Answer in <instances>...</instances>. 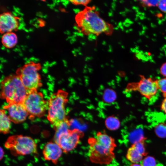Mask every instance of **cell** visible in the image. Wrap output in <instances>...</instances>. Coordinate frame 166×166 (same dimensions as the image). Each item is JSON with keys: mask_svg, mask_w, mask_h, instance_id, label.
I'll return each mask as SVG.
<instances>
[{"mask_svg": "<svg viewBox=\"0 0 166 166\" xmlns=\"http://www.w3.org/2000/svg\"><path fill=\"white\" fill-rule=\"evenodd\" d=\"M69 2L73 4H77L86 5L90 1L88 0H70Z\"/></svg>", "mask_w": 166, "mask_h": 166, "instance_id": "cell-25", "label": "cell"}, {"mask_svg": "<svg viewBox=\"0 0 166 166\" xmlns=\"http://www.w3.org/2000/svg\"><path fill=\"white\" fill-rule=\"evenodd\" d=\"M160 73L161 75L166 77V62L164 63L160 67Z\"/></svg>", "mask_w": 166, "mask_h": 166, "instance_id": "cell-27", "label": "cell"}, {"mask_svg": "<svg viewBox=\"0 0 166 166\" xmlns=\"http://www.w3.org/2000/svg\"><path fill=\"white\" fill-rule=\"evenodd\" d=\"M105 124L107 128L111 130H117L120 125V122L118 119L113 116L107 118L105 120Z\"/></svg>", "mask_w": 166, "mask_h": 166, "instance_id": "cell-16", "label": "cell"}, {"mask_svg": "<svg viewBox=\"0 0 166 166\" xmlns=\"http://www.w3.org/2000/svg\"><path fill=\"white\" fill-rule=\"evenodd\" d=\"M63 150L59 145L55 142H49L45 146L43 150L44 158L46 160L51 161L55 164L58 162L61 156Z\"/></svg>", "mask_w": 166, "mask_h": 166, "instance_id": "cell-11", "label": "cell"}, {"mask_svg": "<svg viewBox=\"0 0 166 166\" xmlns=\"http://www.w3.org/2000/svg\"><path fill=\"white\" fill-rule=\"evenodd\" d=\"M76 41V39L75 38H72L70 39V42L71 44H72L74 43V42Z\"/></svg>", "mask_w": 166, "mask_h": 166, "instance_id": "cell-34", "label": "cell"}, {"mask_svg": "<svg viewBox=\"0 0 166 166\" xmlns=\"http://www.w3.org/2000/svg\"><path fill=\"white\" fill-rule=\"evenodd\" d=\"M0 132L4 134H7L10 132L11 128V121L5 110H0Z\"/></svg>", "mask_w": 166, "mask_h": 166, "instance_id": "cell-13", "label": "cell"}, {"mask_svg": "<svg viewBox=\"0 0 166 166\" xmlns=\"http://www.w3.org/2000/svg\"><path fill=\"white\" fill-rule=\"evenodd\" d=\"M120 28L122 30H124V28L122 26H121L120 27Z\"/></svg>", "mask_w": 166, "mask_h": 166, "instance_id": "cell-49", "label": "cell"}, {"mask_svg": "<svg viewBox=\"0 0 166 166\" xmlns=\"http://www.w3.org/2000/svg\"><path fill=\"white\" fill-rule=\"evenodd\" d=\"M138 82L129 84L127 88L128 91H136L148 100H151L157 93L159 90L157 79L146 77L143 75L140 76Z\"/></svg>", "mask_w": 166, "mask_h": 166, "instance_id": "cell-8", "label": "cell"}, {"mask_svg": "<svg viewBox=\"0 0 166 166\" xmlns=\"http://www.w3.org/2000/svg\"><path fill=\"white\" fill-rule=\"evenodd\" d=\"M124 2V1L121 0V1H120V3H123Z\"/></svg>", "mask_w": 166, "mask_h": 166, "instance_id": "cell-52", "label": "cell"}, {"mask_svg": "<svg viewBox=\"0 0 166 166\" xmlns=\"http://www.w3.org/2000/svg\"><path fill=\"white\" fill-rule=\"evenodd\" d=\"M73 29L75 30H78L79 28H78V27H77V26H74V27H73Z\"/></svg>", "mask_w": 166, "mask_h": 166, "instance_id": "cell-40", "label": "cell"}, {"mask_svg": "<svg viewBox=\"0 0 166 166\" xmlns=\"http://www.w3.org/2000/svg\"><path fill=\"white\" fill-rule=\"evenodd\" d=\"M130 24L126 23L125 24V25H124V26L126 27H128L130 26Z\"/></svg>", "mask_w": 166, "mask_h": 166, "instance_id": "cell-44", "label": "cell"}, {"mask_svg": "<svg viewBox=\"0 0 166 166\" xmlns=\"http://www.w3.org/2000/svg\"><path fill=\"white\" fill-rule=\"evenodd\" d=\"M97 37L96 35L94 34L92 37V39L93 40H96L97 39Z\"/></svg>", "mask_w": 166, "mask_h": 166, "instance_id": "cell-37", "label": "cell"}, {"mask_svg": "<svg viewBox=\"0 0 166 166\" xmlns=\"http://www.w3.org/2000/svg\"><path fill=\"white\" fill-rule=\"evenodd\" d=\"M74 35L77 36L83 37H84V34L82 32H75L73 33Z\"/></svg>", "mask_w": 166, "mask_h": 166, "instance_id": "cell-28", "label": "cell"}, {"mask_svg": "<svg viewBox=\"0 0 166 166\" xmlns=\"http://www.w3.org/2000/svg\"><path fill=\"white\" fill-rule=\"evenodd\" d=\"M111 22H114V20H111Z\"/></svg>", "mask_w": 166, "mask_h": 166, "instance_id": "cell-56", "label": "cell"}, {"mask_svg": "<svg viewBox=\"0 0 166 166\" xmlns=\"http://www.w3.org/2000/svg\"><path fill=\"white\" fill-rule=\"evenodd\" d=\"M67 95L65 91L59 90L53 94L49 100L47 118L54 128L67 119L65 105Z\"/></svg>", "mask_w": 166, "mask_h": 166, "instance_id": "cell-2", "label": "cell"}, {"mask_svg": "<svg viewBox=\"0 0 166 166\" xmlns=\"http://www.w3.org/2000/svg\"><path fill=\"white\" fill-rule=\"evenodd\" d=\"M121 47L122 48H123V49L124 48V47L123 45H122Z\"/></svg>", "mask_w": 166, "mask_h": 166, "instance_id": "cell-54", "label": "cell"}, {"mask_svg": "<svg viewBox=\"0 0 166 166\" xmlns=\"http://www.w3.org/2000/svg\"><path fill=\"white\" fill-rule=\"evenodd\" d=\"M94 51H97V49H94Z\"/></svg>", "mask_w": 166, "mask_h": 166, "instance_id": "cell-57", "label": "cell"}, {"mask_svg": "<svg viewBox=\"0 0 166 166\" xmlns=\"http://www.w3.org/2000/svg\"><path fill=\"white\" fill-rule=\"evenodd\" d=\"M92 58V57H87L85 58V60L86 61H87L91 59Z\"/></svg>", "mask_w": 166, "mask_h": 166, "instance_id": "cell-38", "label": "cell"}, {"mask_svg": "<svg viewBox=\"0 0 166 166\" xmlns=\"http://www.w3.org/2000/svg\"><path fill=\"white\" fill-rule=\"evenodd\" d=\"M18 19L11 14L7 12L0 16V30L2 33L11 32L18 29Z\"/></svg>", "mask_w": 166, "mask_h": 166, "instance_id": "cell-12", "label": "cell"}, {"mask_svg": "<svg viewBox=\"0 0 166 166\" xmlns=\"http://www.w3.org/2000/svg\"><path fill=\"white\" fill-rule=\"evenodd\" d=\"M130 139L133 144L144 140L143 137V131L140 127L137 128L131 133Z\"/></svg>", "mask_w": 166, "mask_h": 166, "instance_id": "cell-17", "label": "cell"}, {"mask_svg": "<svg viewBox=\"0 0 166 166\" xmlns=\"http://www.w3.org/2000/svg\"><path fill=\"white\" fill-rule=\"evenodd\" d=\"M22 103L31 117L43 116L48 109L49 102L44 100L42 94L37 90H28Z\"/></svg>", "mask_w": 166, "mask_h": 166, "instance_id": "cell-6", "label": "cell"}, {"mask_svg": "<svg viewBox=\"0 0 166 166\" xmlns=\"http://www.w3.org/2000/svg\"><path fill=\"white\" fill-rule=\"evenodd\" d=\"M65 33L67 35H69L70 34V32L69 30H67Z\"/></svg>", "mask_w": 166, "mask_h": 166, "instance_id": "cell-41", "label": "cell"}, {"mask_svg": "<svg viewBox=\"0 0 166 166\" xmlns=\"http://www.w3.org/2000/svg\"><path fill=\"white\" fill-rule=\"evenodd\" d=\"M143 156L132 145L128 149L126 155L127 159L133 163H137L142 161Z\"/></svg>", "mask_w": 166, "mask_h": 166, "instance_id": "cell-15", "label": "cell"}, {"mask_svg": "<svg viewBox=\"0 0 166 166\" xmlns=\"http://www.w3.org/2000/svg\"><path fill=\"white\" fill-rule=\"evenodd\" d=\"M72 53L73 54L74 56H76L77 55V52L75 51L74 50L72 51Z\"/></svg>", "mask_w": 166, "mask_h": 166, "instance_id": "cell-39", "label": "cell"}, {"mask_svg": "<svg viewBox=\"0 0 166 166\" xmlns=\"http://www.w3.org/2000/svg\"><path fill=\"white\" fill-rule=\"evenodd\" d=\"M159 90L162 93L164 97L166 96V77L157 79Z\"/></svg>", "mask_w": 166, "mask_h": 166, "instance_id": "cell-20", "label": "cell"}, {"mask_svg": "<svg viewBox=\"0 0 166 166\" xmlns=\"http://www.w3.org/2000/svg\"><path fill=\"white\" fill-rule=\"evenodd\" d=\"M113 51L112 49H109L108 50V51L109 52H112Z\"/></svg>", "mask_w": 166, "mask_h": 166, "instance_id": "cell-47", "label": "cell"}, {"mask_svg": "<svg viewBox=\"0 0 166 166\" xmlns=\"http://www.w3.org/2000/svg\"><path fill=\"white\" fill-rule=\"evenodd\" d=\"M159 0H143L141 3L145 6H155L158 5Z\"/></svg>", "mask_w": 166, "mask_h": 166, "instance_id": "cell-23", "label": "cell"}, {"mask_svg": "<svg viewBox=\"0 0 166 166\" xmlns=\"http://www.w3.org/2000/svg\"><path fill=\"white\" fill-rule=\"evenodd\" d=\"M4 154V151L3 148L1 147H0V160H2V159Z\"/></svg>", "mask_w": 166, "mask_h": 166, "instance_id": "cell-29", "label": "cell"}, {"mask_svg": "<svg viewBox=\"0 0 166 166\" xmlns=\"http://www.w3.org/2000/svg\"><path fill=\"white\" fill-rule=\"evenodd\" d=\"M129 32V31L128 30H127L126 31V32L127 33H128Z\"/></svg>", "mask_w": 166, "mask_h": 166, "instance_id": "cell-53", "label": "cell"}, {"mask_svg": "<svg viewBox=\"0 0 166 166\" xmlns=\"http://www.w3.org/2000/svg\"><path fill=\"white\" fill-rule=\"evenodd\" d=\"M8 111V117L15 123H19L24 121L29 115L22 103H11L4 107Z\"/></svg>", "mask_w": 166, "mask_h": 166, "instance_id": "cell-10", "label": "cell"}, {"mask_svg": "<svg viewBox=\"0 0 166 166\" xmlns=\"http://www.w3.org/2000/svg\"><path fill=\"white\" fill-rule=\"evenodd\" d=\"M81 43L82 45H85V42H81Z\"/></svg>", "mask_w": 166, "mask_h": 166, "instance_id": "cell-46", "label": "cell"}, {"mask_svg": "<svg viewBox=\"0 0 166 166\" xmlns=\"http://www.w3.org/2000/svg\"><path fill=\"white\" fill-rule=\"evenodd\" d=\"M18 38L16 34L12 32L5 33L2 37L3 45L7 48L14 47L17 42Z\"/></svg>", "mask_w": 166, "mask_h": 166, "instance_id": "cell-14", "label": "cell"}, {"mask_svg": "<svg viewBox=\"0 0 166 166\" xmlns=\"http://www.w3.org/2000/svg\"><path fill=\"white\" fill-rule=\"evenodd\" d=\"M111 30V29L110 26L109 25L107 24L105 32L106 33L109 34L110 33Z\"/></svg>", "mask_w": 166, "mask_h": 166, "instance_id": "cell-30", "label": "cell"}, {"mask_svg": "<svg viewBox=\"0 0 166 166\" xmlns=\"http://www.w3.org/2000/svg\"><path fill=\"white\" fill-rule=\"evenodd\" d=\"M158 5L161 11L166 13V0L160 1Z\"/></svg>", "mask_w": 166, "mask_h": 166, "instance_id": "cell-24", "label": "cell"}, {"mask_svg": "<svg viewBox=\"0 0 166 166\" xmlns=\"http://www.w3.org/2000/svg\"><path fill=\"white\" fill-rule=\"evenodd\" d=\"M129 31H132V29H130L129 30Z\"/></svg>", "mask_w": 166, "mask_h": 166, "instance_id": "cell-59", "label": "cell"}, {"mask_svg": "<svg viewBox=\"0 0 166 166\" xmlns=\"http://www.w3.org/2000/svg\"><path fill=\"white\" fill-rule=\"evenodd\" d=\"M156 134L160 138L166 137V124L160 123L157 124L155 127Z\"/></svg>", "mask_w": 166, "mask_h": 166, "instance_id": "cell-18", "label": "cell"}, {"mask_svg": "<svg viewBox=\"0 0 166 166\" xmlns=\"http://www.w3.org/2000/svg\"><path fill=\"white\" fill-rule=\"evenodd\" d=\"M122 25H123L122 23L121 22H120L118 23V26L120 27L121 26H122Z\"/></svg>", "mask_w": 166, "mask_h": 166, "instance_id": "cell-42", "label": "cell"}, {"mask_svg": "<svg viewBox=\"0 0 166 166\" xmlns=\"http://www.w3.org/2000/svg\"><path fill=\"white\" fill-rule=\"evenodd\" d=\"M104 4H105V6H107V4L106 3V4H105V3Z\"/></svg>", "mask_w": 166, "mask_h": 166, "instance_id": "cell-55", "label": "cell"}, {"mask_svg": "<svg viewBox=\"0 0 166 166\" xmlns=\"http://www.w3.org/2000/svg\"><path fill=\"white\" fill-rule=\"evenodd\" d=\"M73 10L76 14H78L80 12V10L78 8L74 9Z\"/></svg>", "mask_w": 166, "mask_h": 166, "instance_id": "cell-32", "label": "cell"}, {"mask_svg": "<svg viewBox=\"0 0 166 166\" xmlns=\"http://www.w3.org/2000/svg\"><path fill=\"white\" fill-rule=\"evenodd\" d=\"M95 10L97 11H98L100 10V9L98 7H97L95 9Z\"/></svg>", "mask_w": 166, "mask_h": 166, "instance_id": "cell-45", "label": "cell"}, {"mask_svg": "<svg viewBox=\"0 0 166 166\" xmlns=\"http://www.w3.org/2000/svg\"><path fill=\"white\" fill-rule=\"evenodd\" d=\"M1 98L9 103H22L28 91L17 75L5 78L1 83Z\"/></svg>", "mask_w": 166, "mask_h": 166, "instance_id": "cell-1", "label": "cell"}, {"mask_svg": "<svg viewBox=\"0 0 166 166\" xmlns=\"http://www.w3.org/2000/svg\"><path fill=\"white\" fill-rule=\"evenodd\" d=\"M130 166H142L141 164L137 163H133Z\"/></svg>", "mask_w": 166, "mask_h": 166, "instance_id": "cell-36", "label": "cell"}, {"mask_svg": "<svg viewBox=\"0 0 166 166\" xmlns=\"http://www.w3.org/2000/svg\"><path fill=\"white\" fill-rule=\"evenodd\" d=\"M118 29H119V28L117 27H115L113 28V29L114 30H118Z\"/></svg>", "mask_w": 166, "mask_h": 166, "instance_id": "cell-48", "label": "cell"}, {"mask_svg": "<svg viewBox=\"0 0 166 166\" xmlns=\"http://www.w3.org/2000/svg\"><path fill=\"white\" fill-rule=\"evenodd\" d=\"M102 44L103 45H106V42L105 41H103L102 42Z\"/></svg>", "mask_w": 166, "mask_h": 166, "instance_id": "cell-43", "label": "cell"}, {"mask_svg": "<svg viewBox=\"0 0 166 166\" xmlns=\"http://www.w3.org/2000/svg\"><path fill=\"white\" fill-rule=\"evenodd\" d=\"M116 98V94L112 89H106L103 94V99L107 103H110L115 101Z\"/></svg>", "mask_w": 166, "mask_h": 166, "instance_id": "cell-19", "label": "cell"}, {"mask_svg": "<svg viewBox=\"0 0 166 166\" xmlns=\"http://www.w3.org/2000/svg\"><path fill=\"white\" fill-rule=\"evenodd\" d=\"M78 54L80 55H82V53H81V52H79L78 53Z\"/></svg>", "mask_w": 166, "mask_h": 166, "instance_id": "cell-50", "label": "cell"}, {"mask_svg": "<svg viewBox=\"0 0 166 166\" xmlns=\"http://www.w3.org/2000/svg\"><path fill=\"white\" fill-rule=\"evenodd\" d=\"M5 146L15 156L37 153V146L35 141L31 137L27 136H10L5 142Z\"/></svg>", "mask_w": 166, "mask_h": 166, "instance_id": "cell-3", "label": "cell"}, {"mask_svg": "<svg viewBox=\"0 0 166 166\" xmlns=\"http://www.w3.org/2000/svg\"><path fill=\"white\" fill-rule=\"evenodd\" d=\"M115 24L116 25H117V22H115Z\"/></svg>", "mask_w": 166, "mask_h": 166, "instance_id": "cell-58", "label": "cell"}, {"mask_svg": "<svg viewBox=\"0 0 166 166\" xmlns=\"http://www.w3.org/2000/svg\"><path fill=\"white\" fill-rule=\"evenodd\" d=\"M108 15L109 17H112L113 16V10H110V11L108 13Z\"/></svg>", "mask_w": 166, "mask_h": 166, "instance_id": "cell-35", "label": "cell"}, {"mask_svg": "<svg viewBox=\"0 0 166 166\" xmlns=\"http://www.w3.org/2000/svg\"><path fill=\"white\" fill-rule=\"evenodd\" d=\"M89 156L91 161L100 164H108L115 157L114 149L98 142L96 138L89 139Z\"/></svg>", "mask_w": 166, "mask_h": 166, "instance_id": "cell-5", "label": "cell"}, {"mask_svg": "<svg viewBox=\"0 0 166 166\" xmlns=\"http://www.w3.org/2000/svg\"><path fill=\"white\" fill-rule=\"evenodd\" d=\"M141 164L142 166H156L155 159L152 156H147L142 160Z\"/></svg>", "mask_w": 166, "mask_h": 166, "instance_id": "cell-22", "label": "cell"}, {"mask_svg": "<svg viewBox=\"0 0 166 166\" xmlns=\"http://www.w3.org/2000/svg\"><path fill=\"white\" fill-rule=\"evenodd\" d=\"M132 145L143 156L146 154V152L144 140L133 144Z\"/></svg>", "mask_w": 166, "mask_h": 166, "instance_id": "cell-21", "label": "cell"}, {"mask_svg": "<svg viewBox=\"0 0 166 166\" xmlns=\"http://www.w3.org/2000/svg\"><path fill=\"white\" fill-rule=\"evenodd\" d=\"M78 17L77 23L85 33L98 34L105 32L107 24L93 10H86Z\"/></svg>", "mask_w": 166, "mask_h": 166, "instance_id": "cell-4", "label": "cell"}, {"mask_svg": "<svg viewBox=\"0 0 166 166\" xmlns=\"http://www.w3.org/2000/svg\"><path fill=\"white\" fill-rule=\"evenodd\" d=\"M116 6V4L115 2H113L112 3V7L113 10H115Z\"/></svg>", "mask_w": 166, "mask_h": 166, "instance_id": "cell-33", "label": "cell"}, {"mask_svg": "<svg viewBox=\"0 0 166 166\" xmlns=\"http://www.w3.org/2000/svg\"><path fill=\"white\" fill-rule=\"evenodd\" d=\"M94 34H91V33L88 34V39L90 41H93L92 39V38Z\"/></svg>", "mask_w": 166, "mask_h": 166, "instance_id": "cell-31", "label": "cell"}, {"mask_svg": "<svg viewBox=\"0 0 166 166\" xmlns=\"http://www.w3.org/2000/svg\"><path fill=\"white\" fill-rule=\"evenodd\" d=\"M83 136L84 133L82 131L74 129L61 134L54 140L63 152L66 153L76 148Z\"/></svg>", "mask_w": 166, "mask_h": 166, "instance_id": "cell-9", "label": "cell"}, {"mask_svg": "<svg viewBox=\"0 0 166 166\" xmlns=\"http://www.w3.org/2000/svg\"><path fill=\"white\" fill-rule=\"evenodd\" d=\"M109 49H112V46L110 45H109Z\"/></svg>", "mask_w": 166, "mask_h": 166, "instance_id": "cell-51", "label": "cell"}, {"mask_svg": "<svg viewBox=\"0 0 166 166\" xmlns=\"http://www.w3.org/2000/svg\"><path fill=\"white\" fill-rule=\"evenodd\" d=\"M40 68L39 64L30 62L18 70L17 75L28 90H37L42 85L38 72Z\"/></svg>", "mask_w": 166, "mask_h": 166, "instance_id": "cell-7", "label": "cell"}, {"mask_svg": "<svg viewBox=\"0 0 166 166\" xmlns=\"http://www.w3.org/2000/svg\"><path fill=\"white\" fill-rule=\"evenodd\" d=\"M160 105V109L166 115V96L164 97Z\"/></svg>", "mask_w": 166, "mask_h": 166, "instance_id": "cell-26", "label": "cell"}]
</instances>
